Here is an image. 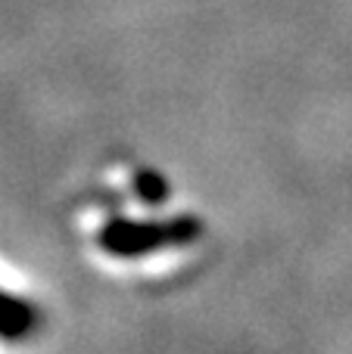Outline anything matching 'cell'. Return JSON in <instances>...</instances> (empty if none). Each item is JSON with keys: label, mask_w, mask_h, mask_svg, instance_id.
Masks as SVG:
<instances>
[{"label": "cell", "mask_w": 352, "mask_h": 354, "mask_svg": "<svg viewBox=\"0 0 352 354\" xmlns=\"http://www.w3.org/2000/svg\"><path fill=\"white\" fill-rule=\"evenodd\" d=\"M203 236V221L197 214L175 218H109L97 230V249L109 258H143L159 249L191 245Z\"/></svg>", "instance_id": "6da1fadb"}, {"label": "cell", "mask_w": 352, "mask_h": 354, "mask_svg": "<svg viewBox=\"0 0 352 354\" xmlns=\"http://www.w3.org/2000/svg\"><path fill=\"white\" fill-rule=\"evenodd\" d=\"M35 324H37V314L31 308V301L0 289V339H6V342L25 339L35 330Z\"/></svg>", "instance_id": "7a4b0ae2"}, {"label": "cell", "mask_w": 352, "mask_h": 354, "mask_svg": "<svg viewBox=\"0 0 352 354\" xmlns=\"http://www.w3.org/2000/svg\"><path fill=\"white\" fill-rule=\"evenodd\" d=\"M131 187H134V196L147 205H162V202L172 196V183L166 180L156 168H137L131 174Z\"/></svg>", "instance_id": "3957f363"}]
</instances>
